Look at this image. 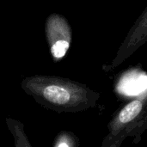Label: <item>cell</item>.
I'll return each mask as SVG.
<instances>
[{
	"label": "cell",
	"mask_w": 147,
	"mask_h": 147,
	"mask_svg": "<svg viewBox=\"0 0 147 147\" xmlns=\"http://www.w3.org/2000/svg\"><path fill=\"white\" fill-rule=\"evenodd\" d=\"M45 35L53 62L61 61L72 41V32L67 19L59 14H50L45 22Z\"/></svg>",
	"instance_id": "obj_3"
},
{
	"label": "cell",
	"mask_w": 147,
	"mask_h": 147,
	"mask_svg": "<svg viewBox=\"0 0 147 147\" xmlns=\"http://www.w3.org/2000/svg\"><path fill=\"white\" fill-rule=\"evenodd\" d=\"M146 42L147 6L127 32L116 53L115 57L112 60L111 64L107 66V71H111L118 67Z\"/></svg>",
	"instance_id": "obj_4"
},
{
	"label": "cell",
	"mask_w": 147,
	"mask_h": 147,
	"mask_svg": "<svg viewBox=\"0 0 147 147\" xmlns=\"http://www.w3.org/2000/svg\"><path fill=\"white\" fill-rule=\"evenodd\" d=\"M7 128L13 137L15 147H33L24 131V125L18 120L7 117L5 119Z\"/></svg>",
	"instance_id": "obj_5"
},
{
	"label": "cell",
	"mask_w": 147,
	"mask_h": 147,
	"mask_svg": "<svg viewBox=\"0 0 147 147\" xmlns=\"http://www.w3.org/2000/svg\"><path fill=\"white\" fill-rule=\"evenodd\" d=\"M21 88L43 108L57 113H79L96 107L101 95L86 84L58 76L34 75Z\"/></svg>",
	"instance_id": "obj_1"
},
{
	"label": "cell",
	"mask_w": 147,
	"mask_h": 147,
	"mask_svg": "<svg viewBox=\"0 0 147 147\" xmlns=\"http://www.w3.org/2000/svg\"><path fill=\"white\" fill-rule=\"evenodd\" d=\"M53 147H79V140L72 132L63 130L55 137Z\"/></svg>",
	"instance_id": "obj_6"
},
{
	"label": "cell",
	"mask_w": 147,
	"mask_h": 147,
	"mask_svg": "<svg viewBox=\"0 0 147 147\" xmlns=\"http://www.w3.org/2000/svg\"><path fill=\"white\" fill-rule=\"evenodd\" d=\"M107 129L102 147H121L127 138H133L138 144L147 129V90L121 107L109 122Z\"/></svg>",
	"instance_id": "obj_2"
}]
</instances>
